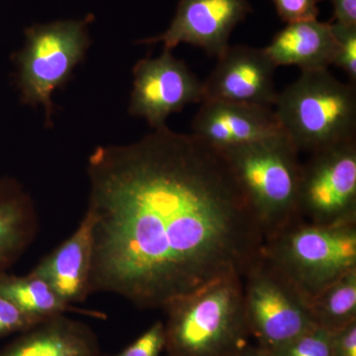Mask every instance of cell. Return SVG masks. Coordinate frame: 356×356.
Listing matches in <instances>:
<instances>
[{
    "label": "cell",
    "mask_w": 356,
    "mask_h": 356,
    "mask_svg": "<svg viewBox=\"0 0 356 356\" xmlns=\"http://www.w3.org/2000/svg\"><path fill=\"white\" fill-rule=\"evenodd\" d=\"M91 294L142 310L227 276L261 254V227L221 154L191 134L156 129L96 147L88 161Z\"/></svg>",
    "instance_id": "obj_1"
},
{
    "label": "cell",
    "mask_w": 356,
    "mask_h": 356,
    "mask_svg": "<svg viewBox=\"0 0 356 356\" xmlns=\"http://www.w3.org/2000/svg\"><path fill=\"white\" fill-rule=\"evenodd\" d=\"M163 310L168 356H228L250 343L243 276L214 281Z\"/></svg>",
    "instance_id": "obj_2"
},
{
    "label": "cell",
    "mask_w": 356,
    "mask_h": 356,
    "mask_svg": "<svg viewBox=\"0 0 356 356\" xmlns=\"http://www.w3.org/2000/svg\"><path fill=\"white\" fill-rule=\"evenodd\" d=\"M218 153L228 163L264 240L302 219L300 152L284 133Z\"/></svg>",
    "instance_id": "obj_3"
},
{
    "label": "cell",
    "mask_w": 356,
    "mask_h": 356,
    "mask_svg": "<svg viewBox=\"0 0 356 356\" xmlns=\"http://www.w3.org/2000/svg\"><path fill=\"white\" fill-rule=\"evenodd\" d=\"M276 118L297 149L308 154L356 140V86L329 70L302 72L276 100Z\"/></svg>",
    "instance_id": "obj_4"
},
{
    "label": "cell",
    "mask_w": 356,
    "mask_h": 356,
    "mask_svg": "<svg viewBox=\"0 0 356 356\" xmlns=\"http://www.w3.org/2000/svg\"><path fill=\"white\" fill-rule=\"evenodd\" d=\"M261 254L309 303L356 269V224L297 220L266 238Z\"/></svg>",
    "instance_id": "obj_5"
},
{
    "label": "cell",
    "mask_w": 356,
    "mask_h": 356,
    "mask_svg": "<svg viewBox=\"0 0 356 356\" xmlns=\"http://www.w3.org/2000/svg\"><path fill=\"white\" fill-rule=\"evenodd\" d=\"M89 14L83 19L58 20L26 28L24 44L13 56L21 103L44 108L51 125L53 96L70 81L90 47Z\"/></svg>",
    "instance_id": "obj_6"
},
{
    "label": "cell",
    "mask_w": 356,
    "mask_h": 356,
    "mask_svg": "<svg viewBox=\"0 0 356 356\" xmlns=\"http://www.w3.org/2000/svg\"><path fill=\"white\" fill-rule=\"evenodd\" d=\"M243 296L250 337L268 353L317 327L307 300L261 254L243 275Z\"/></svg>",
    "instance_id": "obj_7"
},
{
    "label": "cell",
    "mask_w": 356,
    "mask_h": 356,
    "mask_svg": "<svg viewBox=\"0 0 356 356\" xmlns=\"http://www.w3.org/2000/svg\"><path fill=\"white\" fill-rule=\"evenodd\" d=\"M299 211L314 224H356V140L311 154L302 163Z\"/></svg>",
    "instance_id": "obj_8"
},
{
    "label": "cell",
    "mask_w": 356,
    "mask_h": 356,
    "mask_svg": "<svg viewBox=\"0 0 356 356\" xmlns=\"http://www.w3.org/2000/svg\"><path fill=\"white\" fill-rule=\"evenodd\" d=\"M133 76L129 113L145 119L153 130L165 127L166 119L187 105L203 102V81L172 51L142 58Z\"/></svg>",
    "instance_id": "obj_9"
},
{
    "label": "cell",
    "mask_w": 356,
    "mask_h": 356,
    "mask_svg": "<svg viewBox=\"0 0 356 356\" xmlns=\"http://www.w3.org/2000/svg\"><path fill=\"white\" fill-rule=\"evenodd\" d=\"M250 13L248 0H179L170 27L137 43H161L168 51L189 44L202 49L210 57L219 58L229 46L234 29Z\"/></svg>",
    "instance_id": "obj_10"
},
{
    "label": "cell",
    "mask_w": 356,
    "mask_h": 356,
    "mask_svg": "<svg viewBox=\"0 0 356 356\" xmlns=\"http://www.w3.org/2000/svg\"><path fill=\"white\" fill-rule=\"evenodd\" d=\"M203 81V102H225L273 108L278 92L277 69L264 49L247 44L229 46Z\"/></svg>",
    "instance_id": "obj_11"
},
{
    "label": "cell",
    "mask_w": 356,
    "mask_h": 356,
    "mask_svg": "<svg viewBox=\"0 0 356 356\" xmlns=\"http://www.w3.org/2000/svg\"><path fill=\"white\" fill-rule=\"evenodd\" d=\"M191 129L192 136L217 152L283 133L273 108L225 102H203Z\"/></svg>",
    "instance_id": "obj_12"
},
{
    "label": "cell",
    "mask_w": 356,
    "mask_h": 356,
    "mask_svg": "<svg viewBox=\"0 0 356 356\" xmlns=\"http://www.w3.org/2000/svg\"><path fill=\"white\" fill-rule=\"evenodd\" d=\"M92 259L93 221L86 212L74 234L41 259L31 273L74 306L83 303L91 294Z\"/></svg>",
    "instance_id": "obj_13"
},
{
    "label": "cell",
    "mask_w": 356,
    "mask_h": 356,
    "mask_svg": "<svg viewBox=\"0 0 356 356\" xmlns=\"http://www.w3.org/2000/svg\"><path fill=\"white\" fill-rule=\"evenodd\" d=\"M0 356H102L88 325L67 315L42 321L3 348Z\"/></svg>",
    "instance_id": "obj_14"
},
{
    "label": "cell",
    "mask_w": 356,
    "mask_h": 356,
    "mask_svg": "<svg viewBox=\"0 0 356 356\" xmlns=\"http://www.w3.org/2000/svg\"><path fill=\"white\" fill-rule=\"evenodd\" d=\"M276 67L296 65L302 72L329 70L337 43L331 23L318 19L287 24L264 48Z\"/></svg>",
    "instance_id": "obj_15"
},
{
    "label": "cell",
    "mask_w": 356,
    "mask_h": 356,
    "mask_svg": "<svg viewBox=\"0 0 356 356\" xmlns=\"http://www.w3.org/2000/svg\"><path fill=\"white\" fill-rule=\"evenodd\" d=\"M39 229L34 199L13 177H0V274L31 247Z\"/></svg>",
    "instance_id": "obj_16"
},
{
    "label": "cell",
    "mask_w": 356,
    "mask_h": 356,
    "mask_svg": "<svg viewBox=\"0 0 356 356\" xmlns=\"http://www.w3.org/2000/svg\"><path fill=\"white\" fill-rule=\"evenodd\" d=\"M0 296L37 321L83 312L67 304L46 281L33 273L27 275L0 274Z\"/></svg>",
    "instance_id": "obj_17"
},
{
    "label": "cell",
    "mask_w": 356,
    "mask_h": 356,
    "mask_svg": "<svg viewBox=\"0 0 356 356\" xmlns=\"http://www.w3.org/2000/svg\"><path fill=\"white\" fill-rule=\"evenodd\" d=\"M317 327L334 332L356 321V269L309 302Z\"/></svg>",
    "instance_id": "obj_18"
},
{
    "label": "cell",
    "mask_w": 356,
    "mask_h": 356,
    "mask_svg": "<svg viewBox=\"0 0 356 356\" xmlns=\"http://www.w3.org/2000/svg\"><path fill=\"white\" fill-rule=\"evenodd\" d=\"M331 341L332 332L315 327L269 353L271 356H331Z\"/></svg>",
    "instance_id": "obj_19"
},
{
    "label": "cell",
    "mask_w": 356,
    "mask_h": 356,
    "mask_svg": "<svg viewBox=\"0 0 356 356\" xmlns=\"http://www.w3.org/2000/svg\"><path fill=\"white\" fill-rule=\"evenodd\" d=\"M336 39L337 50L332 65L343 70L356 86V26L331 23Z\"/></svg>",
    "instance_id": "obj_20"
},
{
    "label": "cell",
    "mask_w": 356,
    "mask_h": 356,
    "mask_svg": "<svg viewBox=\"0 0 356 356\" xmlns=\"http://www.w3.org/2000/svg\"><path fill=\"white\" fill-rule=\"evenodd\" d=\"M165 323H154L142 336L115 356H161L165 350Z\"/></svg>",
    "instance_id": "obj_21"
},
{
    "label": "cell",
    "mask_w": 356,
    "mask_h": 356,
    "mask_svg": "<svg viewBox=\"0 0 356 356\" xmlns=\"http://www.w3.org/2000/svg\"><path fill=\"white\" fill-rule=\"evenodd\" d=\"M42 321H37L23 313L10 301L0 296V339L21 334Z\"/></svg>",
    "instance_id": "obj_22"
},
{
    "label": "cell",
    "mask_w": 356,
    "mask_h": 356,
    "mask_svg": "<svg viewBox=\"0 0 356 356\" xmlns=\"http://www.w3.org/2000/svg\"><path fill=\"white\" fill-rule=\"evenodd\" d=\"M320 0H273L278 16L287 24L318 19Z\"/></svg>",
    "instance_id": "obj_23"
},
{
    "label": "cell",
    "mask_w": 356,
    "mask_h": 356,
    "mask_svg": "<svg viewBox=\"0 0 356 356\" xmlns=\"http://www.w3.org/2000/svg\"><path fill=\"white\" fill-rule=\"evenodd\" d=\"M331 356H356V321L332 332Z\"/></svg>",
    "instance_id": "obj_24"
},
{
    "label": "cell",
    "mask_w": 356,
    "mask_h": 356,
    "mask_svg": "<svg viewBox=\"0 0 356 356\" xmlns=\"http://www.w3.org/2000/svg\"><path fill=\"white\" fill-rule=\"evenodd\" d=\"M334 22L356 26V0H331Z\"/></svg>",
    "instance_id": "obj_25"
},
{
    "label": "cell",
    "mask_w": 356,
    "mask_h": 356,
    "mask_svg": "<svg viewBox=\"0 0 356 356\" xmlns=\"http://www.w3.org/2000/svg\"><path fill=\"white\" fill-rule=\"evenodd\" d=\"M228 356H271L268 351L264 350V348H259V346H252L248 343L247 346H243L240 350H236L235 353H231Z\"/></svg>",
    "instance_id": "obj_26"
}]
</instances>
